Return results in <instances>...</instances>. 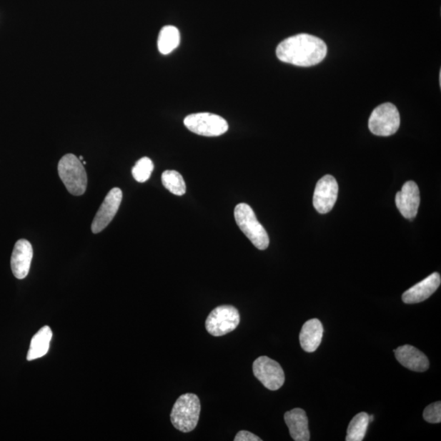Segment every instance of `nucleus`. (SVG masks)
<instances>
[{
  "instance_id": "1",
  "label": "nucleus",
  "mask_w": 441,
  "mask_h": 441,
  "mask_svg": "<svg viewBox=\"0 0 441 441\" xmlns=\"http://www.w3.org/2000/svg\"><path fill=\"white\" fill-rule=\"evenodd\" d=\"M327 55V46L322 39L307 34H297L278 45L279 60L297 66L309 67L319 64Z\"/></svg>"
},
{
  "instance_id": "2",
  "label": "nucleus",
  "mask_w": 441,
  "mask_h": 441,
  "mask_svg": "<svg viewBox=\"0 0 441 441\" xmlns=\"http://www.w3.org/2000/svg\"><path fill=\"white\" fill-rule=\"evenodd\" d=\"M202 405L197 395L187 393L177 400L170 415L172 425L182 432H191L197 427Z\"/></svg>"
},
{
  "instance_id": "3",
  "label": "nucleus",
  "mask_w": 441,
  "mask_h": 441,
  "mask_svg": "<svg viewBox=\"0 0 441 441\" xmlns=\"http://www.w3.org/2000/svg\"><path fill=\"white\" fill-rule=\"evenodd\" d=\"M234 219L240 230L257 249L265 250L270 244L268 234L257 220L254 212L247 204H239L234 212Z\"/></svg>"
},
{
  "instance_id": "4",
  "label": "nucleus",
  "mask_w": 441,
  "mask_h": 441,
  "mask_svg": "<svg viewBox=\"0 0 441 441\" xmlns=\"http://www.w3.org/2000/svg\"><path fill=\"white\" fill-rule=\"evenodd\" d=\"M59 174L67 191L73 196H82L88 184L84 164L73 154L63 157L59 164Z\"/></svg>"
},
{
  "instance_id": "5",
  "label": "nucleus",
  "mask_w": 441,
  "mask_h": 441,
  "mask_svg": "<svg viewBox=\"0 0 441 441\" xmlns=\"http://www.w3.org/2000/svg\"><path fill=\"white\" fill-rule=\"evenodd\" d=\"M400 125L399 111L396 106L389 102L375 108L369 120L371 133L380 137H389L396 134Z\"/></svg>"
},
{
  "instance_id": "6",
  "label": "nucleus",
  "mask_w": 441,
  "mask_h": 441,
  "mask_svg": "<svg viewBox=\"0 0 441 441\" xmlns=\"http://www.w3.org/2000/svg\"><path fill=\"white\" fill-rule=\"evenodd\" d=\"M239 312L232 306H220L212 311L205 322L206 330L214 337L226 335L238 327Z\"/></svg>"
},
{
  "instance_id": "7",
  "label": "nucleus",
  "mask_w": 441,
  "mask_h": 441,
  "mask_svg": "<svg viewBox=\"0 0 441 441\" xmlns=\"http://www.w3.org/2000/svg\"><path fill=\"white\" fill-rule=\"evenodd\" d=\"M184 124L192 133L204 137L221 136L229 128L225 119L210 113L190 114L185 118Z\"/></svg>"
},
{
  "instance_id": "8",
  "label": "nucleus",
  "mask_w": 441,
  "mask_h": 441,
  "mask_svg": "<svg viewBox=\"0 0 441 441\" xmlns=\"http://www.w3.org/2000/svg\"><path fill=\"white\" fill-rule=\"evenodd\" d=\"M254 375L268 390L277 391L284 385V372L280 365L267 357H260L253 364Z\"/></svg>"
},
{
  "instance_id": "9",
  "label": "nucleus",
  "mask_w": 441,
  "mask_h": 441,
  "mask_svg": "<svg viewBox=\"0 0 441 441\" xmlns=\"http://www.w3.org/2000/svg\"><path fill=\"white\" fill-rule=\"evenodd\" d=\"M339 194V185L335 177L325 175L319 179L313 196L314 208L319 214H325L333 209Z\"/></svg>"
},
{
  "instance_id": "10",
  "label": "nucleus",
  "mask_w": 441,
  "mask_h": 441,
  "mask_svg": "<svg viewBox=\"0 0 441 441\" xmlns=\"http://www.w3.org/2000/svg\"><path fill=\"white\" fill-rule=\"evenodd\" d=\"M123 198L122 191L118 187L112 188L107 194L104 202L91 223V232L97 234L104 230L110 224L114 216L117 214Z\"/></svg>"
},
{
  "instance_id": "11",
  "label": "nucleus",
  "mask_w": 441,
  "mask_h": 441,
  "mask_svg": "<svg viewBox=\"0 0 441 441\" xmlns=\"http://www.w3.org/2000/svg\"><path fill=\"white\" fill-rule=\"evenodd\" d=\"M397 207L405 219L412 220L417 216L420 205V192L414 181L406 182L396 196Z\"/></svg>"
},
{
  "instance_id": "12",
  "label": "nucleus",
  "mask_w": 441,
  "mask_h": 441,
  "mask_svg": "<svg viewBox=\"0 0 441 441\" xmlns=\"http://www.w3.org/2000/svg\"><path fill=\"white\" fill-rule=\"evenodd\" d=\"M33 259L32 245L28 240L21 239L15 244L11 257V267L14 277L19 279H25L30 271Z\"/></svg>"
},
{
  "instance_id": "13",
  "label": "nucleus",
  "mask_w": 441,
  "mask_h": 441,
  "mask_svg": "<svg viewBox=\"0 0 441 441\" xmlns=\"http://www.w3.org/2000/svg\"><path fill=\"white\" fill-rule=\"evenodd\" d=\"M440 283V274L437 272L432 273L421 282L405 291L402 295V300L406 304H415L425 301L438 289Z\"/></svg>"
},
{
  "instance_id": "14",
  "label": "nucleus",
  "mask_w": 441,
  "mask_h": 441,
  "mask_svg": "<svg viewBox=\"0 0 441 441\" xmlns=\"http://www.w3.org/2000/svg\"><path fill=\"white\" fill-rule=\"evenodd\" d=\"M394 352L399 363L412 371L425 372L430 365L426 355L413 346L399 347Z\"/></svg>"
},
{
  "instance_id": "15",
  "label": "nucleus",
  "mask_w": 441,
  "mask_h": 441,
  "mask_svg": "<svg viewBox=\"0 0 441 441\" xmlns=\"http://www.w3.org/2000/svg\"><path fill=\"white\" fill-rule=\"evenodd\" d=\"M284 421L294 440H310V432L308 429V419L305 410L296 408L286 412Z\"/></svg>"
},
{
  "instance_id": "16",
  "label": "nucleus",
  "mask_w": 441,
  "mask_h": 441,
  "mask_svg": "<svg viewBox=\"0 0 441 441\" xmlns=\"http://www.w3.org/2000/svg\"><path fill=\"white\" fill-rule=\"evenodd\" d=\"M324 334L322 323L318 319H312L303 324L299 335L300 345L306 352H316L322 343Z\"/></svg>"
},
{
  "instance_id": "17",
  "label": "nucleus",
  "mask_w": 441,
  "mask_h": 441,
  "mask_svg": "<svg viewBox=\"0 0 441 441\" xmlns=\"http://www.w3.org/2000/svg\"><path fill=\"white\" fill-rule=\"evenodd\" d=\"M51 337H53V332L49 326H44L40 329L32 337L27 354V360L31 362V360L44 357L49 350Z\"/></svg>"
},
{
  "instance_id": "18",
  "label": "nucleus",
  "mask_w": 441,
  "mask_h": 441,
  "mask_svg": "<svg viewBox=\"0 0 441 441\" xmlns=\"http://www.w3.org/2000/svg\"><path fill=\"white\" fill-rule=\"evenodd\" d=\"M180 33L173 26H166L160 31L158 38V49L160 54L168 55L179 47Z\"/></svg>"
},
{
  "instance_id": "19",
  "label": "nucleus",
  "mask_w": 441,
  "mask_h": 441,
  "mask_svg": "<svg viewBox=\"0 0 441 441\" xmlns=\"http://www.w3.org/2000/svg\"><path fill=\"white\" fill-rule=\"evenodd\" d=\"M370 425V415L360 413L355 416L347 428V441H362L364 440Z\"/></svg>"
},
{
  "instance_id": "20",
  "label": "nucleus",
  "mask_w": 441,
  "mask_h": 441,
  "mask_svg": "<svg viewBox=\"0 0 441 441\" xmlns=\"http://www.w3.org/2000/svg\"><path fill=\"white\" fill-rule=\"evenodd\" d=\"M164 187L176 196H183L186 193L187 186L182 176L175 170L164 171L162 177Z\"/></svg>"
},
{
  "instance_id": "21",
  "label": "nucleus",
  "mask_w": 441,
  "mask_h": 441,
  "mask_svg": "<svg viewBox=\"0 0 441 441\" xmlns=\"http://www.w3.org/2000/svg\"><path fill=\"white\" fill-rule=\"evenodd\" d=\"M154 170V164L152 159L148 157H143L137 162L132 169V174L134 179L139 182H145L150 179Z\"/></svg>"
},
{
  "instance_id": "22",
  "label": "nucleus",
  "mask_w": 441,
  "mask_h": 441,
  "mask_svg": "<svg viewBox=\"0 0 441 441\" xmlns=\"http://www.w3.org/2000/svg\"><path fill=\"white\" fill-rule=\"evenodd\" d=\"M423 419L429 423H440L441 422V402L429 405L423 411Z\"/></svg>"
},
{
  "instance_id": "23",
  "label": "nucleus",
  "mask_w": 441,
  "mask_h": 441,
  "mask_svg": "<svg viewBox=\"0 0 441 441\" xmlns=\"http://www.w3.org/2000/svg\"><path fill=\"white\" fill-rule=\"evenodd\" d=\"M234 441H262L256 435L247 431H240L237 434Z\"/></svg>"
}]
</instances>
